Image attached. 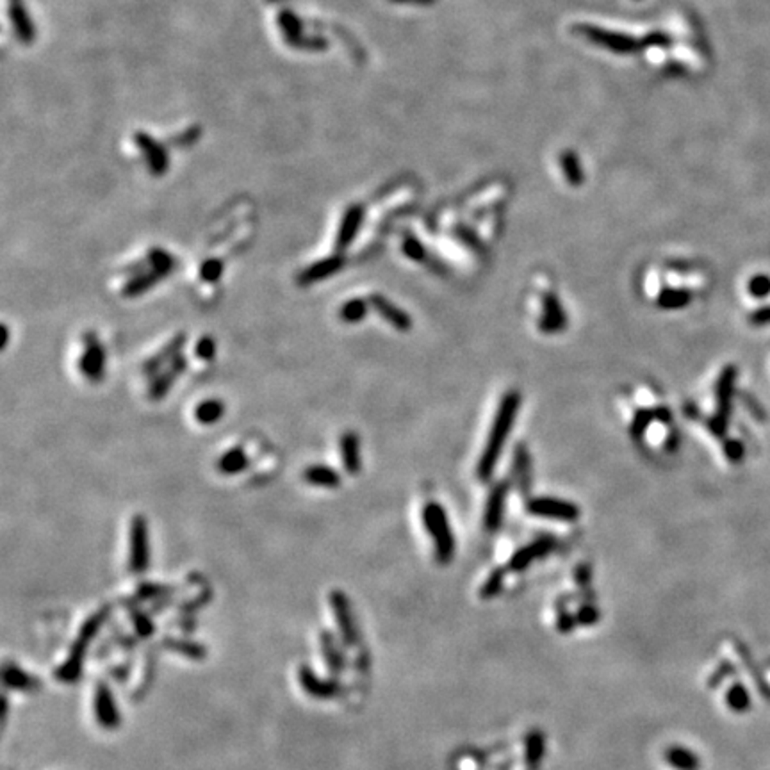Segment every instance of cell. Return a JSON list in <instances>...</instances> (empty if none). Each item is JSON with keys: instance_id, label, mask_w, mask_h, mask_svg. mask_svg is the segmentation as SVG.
Here are the masks:
<instances>
[{"instance_id": "6da1fadb", "label": "cell", "mask_w": 770, "mask_h": 770, "mask_svg": "<svg viewBox=\"0 0 770 770\" xmlns=\"http://www.w3.org/2000/svg\"><path fill=\"white\" fill-rule=\"evenodd\" d=\"M519 407H520L519 392L512 391L508 392V394H505V398L501 400L500 408H498V414H496L494 417V423H492L491 432H489L487 444H485V448H483L482 458H480L478 462V469H476L480 480L491 478L492 471H494L496 464H498V460H500L501 451H503L505 441H507L510 428H512L514 421H516L517 412H519Z\"/></svg>"}, {"instance_id": "7a4b0ae2", "label": "cell", "mask_w": 770, "mask_h": 770, "mask_svg": "<svg viewBox=\"0 0 770 770\" xmlns=\"http://www.w3.org/2000/svg\"><path fill=\"white\" fill-rule=\"evenodd\" d=\"M107 617L109 608L104 606L84 620L79 633H77L76 640H73L70 651H68L67 660L55 669V679H59L61 683H73L80 678L89 645L95 640V637L98 635V631H100V628L104 626L105 620H107Z\"/></svg>"}, {"instance_id": "3957f363", "label": "cell", "mask_w": 770, "mask_h": 770, "mask_svg": "<svg viewBox=\"0 0 770 770\" xmlns=\"http://www.w3.org/2000/svg\"><path fill=\"white\" fill-rule=\"evenodd\" d=\"M423 520H425L426 530L432 533L433 541H435L437 560L442 563H448L455 553V541L444 508L437 503H428L423 510Z\"/></svg>"}, {"instance_id": "277c9868", "label": "cell", "mask_w": 770, "mask_h": 770, "mask_svg": "<svg viewBox=\"0 0 770 770\" xmlns=\"http://www.w3.org/2000/svg\"><path fill=\"white\" fill-rule=\"evenodd\" d=\"M130 553L129 567L134 575H143L150 566V539H148V523L143 516H136L130 520L129 535Z\"/></svg>"}, {"instance_id": "5b68a950", "label": "cell", "mask_w": 770, "mask_h": 770, "mask_svg": "<svg viewBox=\"0 0 770 770\" xmlns=\"http://www.w3.org/2000/svg\"><path fill=\"white\" fill-rule=\"evenodd\" d=\"M735 378H737V369L729 366L722 371V375L717 382V412L710 421V430L719 437H722L726 428H728L733 391H735Z\"/></svg>"}, {"instance_id": "8992f818", "label": "cell", "mask_w": 770, "mask_h": 770, "mask_svg": "<svg viewBox=\"0 0 770 770\" xmlns=\"http://www.w3.org/2000/svg\"><path fill=\"white\" fill-rule=\"evenodd\" d=\"M93 713H95L96 724L102 729L114 731L121 724V713L118 710L116 699L113 692L107 687V683H96L95 694H93Z\"/></svg>"}, {"instance_id": "52a82bcc", "label": "cell", "mask_w": 770, "mask_h": 770, "mask_svg": "<svg viewBox=\"0 0 770 770\" xmlns=\"http://www.w3.org/2000/svg\"><path fill=\"white\" fill-rule=\"evenodd\" d=\"M330 606L333 610V617H335V622H338L339 633H341L344 645L355 647L358 644V640H360V635H358L357 622H355L348 595L341 590H333L330 594Z\"/></svg>"}, {"instance_id": "ba28073f", "label": "cell", "mask_w": 770, "mask_h": 770, "mask_svg": "<svg viewBox=\"0 0 770 770\" xmlns=\"http://www.w3.org/2000/svg\"><path fill=\"white\" fill-rule=\"evenodd\" d=\"M298 683L301 690L316 701H330L342 692L341 683L335 678H321L308 665L298 667Z\"/></svg>"}, {"instance_id": "9c48e42d", "label": "cell", "mask_w": 770, "mask_h": 770, "mask_svg": "<svg viewBox=\"0 0 770 770\" xmlns=\"http://www.w3.org/2000/svg\"><path fill=\"white\" fill-rule=\"evenodd\" d=\"M84 351L80 357V373L91 382H100L105 371V350L95 333H84Z\"/></svg>"}, {"instance_id": "30bf717a", "label": "cell", "mask_w": 770, "mask_h": 770, "mask_svg": "<svg viewBox=\"0 0 770 770\" xmlns=\"http://www.w3.org/2000/svg\"><path fill=\"white\" fill-rule=\"evenodd\" d=\"M528 510L537 517L558 520H576L579 517V508L572 503L553 498H535L528 503Z\"/></svg>"}, {"instance_id": "8fae6325", "label": "cell", "mask_w": 770, "mask_h": 770, "mask_svg": "<svg viewBox=\"0 0 770 770\" xmlns=\"http://www.w3.org/2000/svg\"><path fill=\"white\" fill-rule=\"evenodd\" d=\"M369 305L375 308L376 313H378L383 320L387 321L389 325L394 326L396 330H400V332H408V330L412 329V320H410V316L405 313L403 308L396 307L392 301H389L385 296L373 295L369 298Z\"/></svg>"}, {"instance_id": "7c38bea8", "label": "cell", "mask_w": 770, "mask_h": 770, "mask_svg": "<svg viewBox=\"0 0 770 770\" xmlns=\"http://www.w3.org/2000/svg\"><path fill=\"white\" fill-rule=\"evenodd\" d=\"M342 266H344V257L342 255H333V257L317 261V263L310 264V266L301 271L300 275H298V283L300 286H310L314 282L325 280L329 277L335 275Z\"/></svg>"}, {"instance_id": "4fadbf2b", "label": "cell", "mask_w": 770, "mask_h": 770, "mask_svg": "<svg viewBox=\"0 0 770 770\" xmlns=\"http://www.w3.org/2000/svg\"><path fill=\"white\" fill-rule=\"evenodd\" d=\"M2 681L6 688L17 692H36L42 688V681L36 676L29 674L20 665L13 662H6L2 669Z\"/></svg>"}, {"instance_id": "5bb4252c", "label": "cell", "mask_w": 770, "mask_h": 770, "mask_svg": "<svg viewBox=\"0 0 770 770\" xmlns=\"http://www.w3.org/2000/svg\"><path fill=\"white\" fill-rule=\"evenodd\" d=\"M542 305H544V314H542V320L541 323H539L542 332L545 333L562 332L567 325V317H566V313H563L562 305H560V301H558V296L551 295V292H545V295L542 296Z\"/></svg>"}, {"instance_id": "9a60e30c", "label": "cell", "mask_w": 770, "mask_h": 770, "mask_svg": "<svg viewBox=\"0 0 770 770\" xmlns=\"http://www.w3.org/2000/svg\"><path fill=\"white\" fill-rule=\"evenodd\" d=\"M320 649H321V656H323V662H325V665L329 667L332 674L338 676L341 674V672H344V667H346L344 653H342L341 644L335 640V637H333L330 631H321Z\"/></svg>"}, {"instance_id": "2e32d148", "label": "cell", "mask_w": 770, "mask_h": 770, "mask_svg": "<svg viewBox=\"0 0 770 770\" xmlns=\"http://www.w3.org/2000/svg\"><path fill=\"white\" fill-rule=\"evenodd\" d=\"M362 220H364L362 207H351L346 211L344 220H342L341 229H339L338 239H335V250H338L339 254L344 252L346 248L353 243L358 229H360V225H362Z\"/></svg>"}, {"instance_id": "e0dca14e", "label": "cell", "mask_w": 770, "mask_h": 770, "mask_svg": "<svg viewBox=\"0 0 770 770\" xmlns=\"http://www.w3.org/2000/svg\"><path fill=\"white\" fill-rule=\"evenodd\" d=\"M507 491L508 485L505 482L498 483L492 489L491 496H489L487 508H485V526L489 532H494L501 526L503 520V510H505V500H507Z\"/></svg>"}, {"instance_id": "ac0fdd59", "label": "cell", "mask_w": 770, "mask_h": 770, "mask_svg": "<svg viewBox=\"0 0 770 770\" xmlns=\"http://www.w3.org/2000/svg\"><path fill=\"white\" fill-rule=\"evenodd\" d=\"M164 279L163 273H159L154 268H148L146 271H139L134 275V279H130L123 288V296L132 298V296H139L143 292H146L148 289H152L157 282Z\"/></svg>"}, {"instance_id": "d6986e66", "label": "cell", "mask_w": 770, "mask_h": 770, "mask_svg": "<svg viewBox=\"0 0 770 770\" xmlns=\"http://www.w3.org/2000/svg\"><path fill=\"white\" fill-rule=\"evenodd\" d=\"M341 455L344 469L350 475H357L360 471V442L353 432H346L341 437Z\"/></svg>"}, {"instance_id": "ffe728a7", "label": "cell", "mask_w": 770, "mask_h": 770, "mask_svg": "<svg viewBox=\"0 0 770 770\" xmlns=\"http://www.w3.org/2000/svg\"><path fill=\"white\" fill-rule=\"evenodd\" d=\"M163 645L166 649L182 654L184 658H189V660H196V662L205 660V656H207V647L198 644V642L184 640V638H164Z\"/></svg>"}, {"instance_id": "44dd1931", "label": "cell", "mask_w": 770, "mask_h": 770, "mask_svg": "<svg viewBox=\"0 0 770 770\" xmlns=\"http://www.w3.org/2000/svg\"><path fill=\"white\" fill-rule=\"evenodd\" d=\"M304 476L308 483L317 485V487L335 489L339 487V483H341V476H339L332 467H326V466H308L307 469H305Z\"/></svg>"}, {"instance_id": "7402d4cb", "label": "cell", "mask_w": 770, "mask_h": 770, "mask_svg": "<svg viewBox=\"0 0 770 770\" xmlns=\"http://www.w3.org/2000/svg\"><path fill=\"white\" fill-rule=\"evenodd\" d=\"M551 548H553V541H551V539H541V541H537L535 544L528 545V548H525V550H520L519 553L512 558V567L514 569H523V567H526L528 563H532L537 557H542V554L548 553Z\"/></svg>"}, {"instance_id": "603a6c76", "label": "cell", "mask_w": 770, "mask_h": 770, "mask_svg": "<svg viewBox=\"0 0 770 770\" xmlns=\"http://www.w3.org/2000/svg\"><path fill=\"white\" fill-rule=\"evenodd\" d=\"M248 457L241 448H234V450L227 451L223 457L218 460V469L223 475H238L243 469L248 467Z\"/></svg>"}, {"instance_id": "cb8c5ba5", "label": "cell", "mask_w": 770, "mask_h": 770, "mask_svg": "<svg viewBox=\"0 0 770 770\" xmlns=\"http://www.w3.org/2000/svg\"><path fill=\"white\" fill-rule=\"evenodd\" d=\"M669 421L670 419V414L667 408H653V410H638L637 416H635V419H633L631 423V435L633 439H638L642 437V433L645 432V428H647V425H649L651 421Z\"/></svg>"}, {"instance_id": "d4e9b609", "label": "cell", "mask_w": 770, "mask_h": 770, "mask_svg": "<svg viewBox=\"0 0 770 770\" xmlns=\"http://www.w3.org/2000/svg\"><path fill=\"white\" fill-rule=\"evenodd\" d=\"M223 414H225V405L221 403L220 400L202 401L195 408L196 421L202 423V425H214V423H218L223 417Z\"/></svg>"}, {"instance_id": "484cf974", "label": "cell", "mask_w": 770, "mask_h": 770, "mask_svg": "<svg viewBox=\"0 0 770 770\" xmlns=\"http://www.w3.org/2000/svg\"><path fill=\"white\" fill-rule=\"evenodd\" d=\"M692 300V295L685 289H663L658 296V305L665 310L687 307Z\"/></svg>"}, {"instance_id": "4316f807", "label": "cell", "mask_w": 770, "mask_h": 770, "mask_svg": "<svg viewBox=\"0 0 770 770\" xmlns=\"http://www.w3.org/2000/svg\"><path fill=\"white\" fill-rule=\"evenodd\" d=\"M367 307H369V304H367L366 300H362V298H353V300L346 301V304L342 305L341 310H339V317H341L344 323H358V321H362L364 317H366Z\"/></svg>"}, {"instance_id": "83f0119b", "label": "cell", "mask_w": 770, "mask_h": 770, "mask_svg": "<svg viewBox=\"0 0 770 770\" xmlns=\"http://www.w3.org/2000/svg\"><path fill=\"white\" fill-rule=\"evenodd\" d=\"M182 371L177 369L175 366H171L170 371H166V373H163V375H159L157 378L154 380V383H152L150 387V398L154 401H159L161 398H163L164 394H166L168 391H170L171 383L175 382L177 376L180 375Z\"/></svg>"}, {"instance_id": "f1b7e54d", "label": "cell", "mask_w": 770, "mask_h": 770, "mask_svg": "<svg viewBox=\"0 0 770 770\" xmlns=\"http://www.w3.org/2000/svg\"><path fill=\"white\" fill-rule=\"evenodd\" d=\"M514 469H516L520 489H523V492H526V489H530V457L525 446H517Z\"/></svg>"}, {"instance_id": "f546056e", "label": "cell", "mask_w": 770, "mask_h": 770, "mask_svg": "<svg viewBox=\"0 0 770 770\" xmlns=\"http://www.w3.org/2000/svg\"><path fill=\"white\" fill-rule=\"evenodd\" d=\"M669 765H672L678 770H694L697 767V760L694 758V754L688 753L685 749H670L665 754Z\"/></svg>"}, {"instance_id": "4dcf8cb0", "label": "cell", "mask_w": 770, "mask_h": 770, "mask_svg": "<svg viewBox=\"0 0 770 770\" xmlns=\"http://www.w3.org/2000/svg\"><path fill=\"white\" fill-rule=\"evenodd\" d=\"M148 264H150V268L157 270L159 273H163L164 277H168L171 273V270H173L175 261H173V257H171L168 252L161 250V248H154V250L148 254Z\"/></svg>"}, {"instance_id": "1f68e13d", "label": "cell", "mask_w": 770, "mask_h": 770, "mask_svg": "<svg viewBox=\"0 0 770 770\" xmlns=\"http://www.w3.org/2000/svg\"><path fill=\"white\" fill-rule=\"evenodd\" d=\"M130 617H132L134 629H136V633H138L139 637L146 638V637H150L152 633H154V622H152V619L146 615L145 612H141V610H136V608H134L132 615H130Z\"/></svg>"}, {"instance_id": "d6a6232c", "label": "cell", "mask_w": 770, "mask_h": 770, "mask_svg": "<svg viewBox=\"0 0 770 770\" xmlns=\"http://www.w3.org/2000/svg\"><path fill=\"white\" fill-rule=\"evenodd\" d=\"M221 275H223V264H221L220 261H216V259L205 261V263L202 264L200 277L205 280V282H218V280L221 279Z\"/></svg>"}, {"instance_id": "836d02e7", "label": "cell", "mask_w": 770, "mask_h": 770, "mask_svg": "<svg viewBox=\"0 0 770 770\" xmlns=\"http://www.w3.org/2000/svg\"><path fill=\"white\" fill-rule=\"evenodd\" d=\"M749 292L756 298H765L770 292V279L765 275H756L749 282Z\"/></svg>"}, {"instance_id": "e575fe53", "label": "cell", "mask_w": 770, "mask_h": 770, "mask_svg": "<svg viewBox=\"0 0 770 770\" xmlns=\"http://www.w3.org/2000/svg\"><path fill=\"white\" fill-rule=\"evenodd\" d=\"M195 351L196 357L202 358V360H213L214 355H216V342L211 338H202L196 344Z\"/></svg>"}, {"instance_id": "d590c367", "label": "cell", "mask_w": 770, "mask_h": 770, "mask_svg": "<svg viewBox=\"0 0 770 770\" xmlns=\"http://www.w3.org/2000/svg\"><path fill=\"white\" fill-rule=\"evenodd\" d=\"M403 252L412 261H425V248L421 246V243L417 239L407 238V241L403 245Z\"/></svg>"}, {"instance_id": "8d00e7d4", "label": "cell", "mask_w": 770, "mask_h": 770, "mask_svg": "<svg viewBox=\"0 0 770 770\" xmlns=\"http://www.w3.org/2000/svg\"><path fill=\"white\" fill-rule=\"evenodd\" d=\"M726 455L731 462H738L744 457V444L738 441H728L726 442Z\"/></svg>"}, {"instance_id": "74e56055", "label": "cell", "mask_w": 770, "mask_h": 770, "mask_svg": "<svg viewBox=\"0 0 770 770\" xmlns=\"http://www.w3.org/2000/svg\"><path fill=\"white\" fill-rule=\"evenodd\" d=\"M166 592H170V588L168 587H157V585H146V587H141V590H139V597L141 600H155V597H159V595L166 594Z\"/></svg>"}, {"instance_id": "f35d334b", "label": "cell", "mask_w": 770, "mask_h": 770, "mask_svg": "<svg viewBox=\"0 0 770 770\" xmlns=\"http://www.w3.org/2000/svg\"><path fill=\"white\" fill-rule=\"evenodd\" d=\"M751 323H753V325H765V323H770V307L760 308V310L751 314Z\"/></svg>"}, {"instance_id": "ab89813d", "label": "cell", "mask_w": 770, "mask_h": 770, "mask_svg": "<svg viewBox=\"0 0 770 770\" xmlns=\"http://www.w3.org/2000/svg\"><path fill=\"white\" fill-rule=\"evenodd\" d=\"M501 579H503V575H501V572H494V575L491 576V579L487 581V585H485V588H483V594L487 595L494 594V592L501 587Z\"/></svg>"}]
</instances>
